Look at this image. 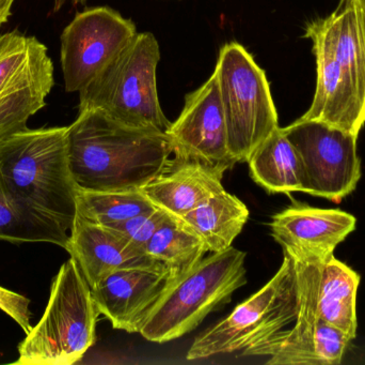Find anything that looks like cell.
Masks as SVG:
<instances>
[{
  "label": "cell",
  "instance_id": "obj_13",
  "mask_svg": "<svg viewBox=\"0 0 365 365\" xmlns=\"http://www.w3.org/2000/svg\"><path fill=\"white\" fill-rule=\"evenodd\" d=\"M173 279L166 267L121 270L91 289L92 296L100 314L115 329L139 334L150 311Z\"/></svg>",
  "mask_w": 365,
  "mask_h": 365
},
{
  "label": "cell",
  "instance_id": "obj_19",
  "mask_svg": "<svg viewBox=\"0 0 365 365\" xmlns=\"http://www.w3.org/2000/svg\"><path fill=\"white\" fill-rule=\"evenodd\" d=\"M359 274L334 256L319 264L317 313L324 321L344 332L351 340L357 336V296Z\"/></svg>",
  "mask_w": 365,
  "mask_h": 365
},
{
  "label": "cell",
  "instance_id": "obj_28",
  "mask_svg": "<svg viewBox=\"0 0 365 365\" xmlns=\"http://www.w3.org/2000/svg\"><path fill=\"white\" fill-rule=\"evenodd\" d=\"M360 2L365 6V0H360Z\"/></svg>",
  "mask_w": 365,
  "mask_h": 365
},
{
  "label": "cell",
  "instance_id": "obj_15",
  "mask_svg": "<svg viewBox=\"0 0 365 365\" xmlns=\"http://www.w3.org/2000/svg\"><path fill=\"white\" fill-rule=\"evenodd\" d=\"M297 285V316L293 328L242 351V356H268L269 365H319L315 353L319 264L294 261Z\"/></svg>",
  "mask_w": 365,
  "mask_h": 365
},
{
  "label": "cell",
  "instance_id": "obj_1",
  "mask_svg": "<svg viewBox=\"0 0 365 365\" xmlns=\"http://www.w3.org/2000/svg\"><path fill=\"white\" fill-rule=\"evenodd\" d=\"M66 149L78 190L141 189L164 173L173 154L168 134L128 126L96 109L68 126Z\"/></svg>",
  "mask_w": 365,
  "mask_h": 365
},
{
  "label": "cell",
  "instance_id": "obj_11",
  "mask_svg": "<svg viewBox=\"0 0 365 365\" xmlns=\"http://www.w3.org/2000/svg\"><path fill=\"white\" fill-rule=\"evenodd\" d=\"M166 133L178 160L195 161L225 171L234 167L215 73L201 87L186 94L179 118Z\"/></svg>",
  "mask_w": 365,
  "mask_h": 365
},
{
  "label": "cell",
  "instance_id": "obj_23",
  "mask_svg": "<svg viewBox=\"0 0 365 365\" xmlns=\"http://www.w3.org/2000/svg\"><path fill=\"white\" fill-rule=\"evenodd\" d=\"M154 208L140 189L77 192L76 216L102 226L128 220Z\"/></svg>",
  "mask_w": 365,
  "mask_h": 365
},
{
  "label": "cell",
  "instance_id": "obj_10",
  "mask_svg": "<svg viewBox=\"0 0 365 365\" xmlns=\"http://www.w3.org/2000/svg\"><path fill=\"white\" fill-rule=\"evenodd\" d=\"M137 34L132 19L109 6L77 13L60 38L66 92H79L89 85Z\"/></svg>",
  "mask_w": 365,
  "mask_h": 365
},
{
  "label": "cell",
  "instance_id": "obj_8",
  "mask_svg": "<svg viewBox=\"0 0 365 365\" xmlns=\"http://www.w3.org/2000/svg\"><path fill=\"white\" fill-rule=\"evenodd\" d=\"M55 85L48 49L19 30L0 34V141L27 129Z\"/></svg>",
  "mask_w": 365,
  "mask_h": 365
},
{
  "label": "cell",
  "instance_id": "obj_21",
  "mask_svg": "<svg viewBox=\"0 0 365 365\" xmlns=\"http://www.w3.org/2000/svg\"><path fill=\"white\" fill-rule=\"evenodd\" d=\"M70 235L17 196L0 171V240L47 242L66 250Z\"/></svg>",
  "mask_w": 365,
  "mask_h": 365
},
{
  "label": "cell",
  "instance_id": "obj_24",
  "mask_svg": "<svg viewBox=\"0 0 365 365\" xmlns=\"http://www.w3.org/2000/svg\"><path fill=\"white\" fill-rule=\"evenodd\" d=\"M173 216L165 210L156 207L150 211L133 216L128 220L113 223L105 227L111 229L130 244L145 251V246L148 241L153 237L160 227Z\"/></svg>",
  "mask_w": 365,
  "mask_h": 365
},
{
  "label": "cell",
  "instance_id": "obj_14",
  "mask_svg": "<svg viewBox=\"0 0 365 365\" xmlns=\"http://www.w3.org/2000/svg\"><path fill=\"white\" fill-rule=\"evenodd\" d=\"M313 51L336 62L365 102V6L360 0H340L336 10L306 26Z\"/></svg>",
  "mask_w": 365,
  "mask_h": 365
},
{
  "label": "cell",
  "instance_id": "obj_27",
  "mask_svg": "<svg viewBox=\"0 0 365 365\" xmlns=\"http://www.w3.org/2000/svg\"><path fill=\"white\" fill-rule=\"evenodd\" d=\"M68 1L74 2V4H85L87 0H55L53 1V11L57 12V11L61 10L62 6Z\"/></svg>",
  "mask_w": 365,
  "mask_h": 365
},
{
  "label": "cell",
  "instance_id": "obj_9",
  "mask_svg": "<svg viewBox=\"0 0 365 365\" xmlns=\"http://www.w3.org/2000/svg\"><path fill=\"white\" fill-rule=\"evenodd\" d=\"M283 130L299 154L306 194L340 203L355 191L361 178L359 135L302 118Z\"/></svg>",
  "mask_w": 365,
  "mask_h": 365
},
{
  "label": "cell",
  "instance_id": "obj_7",
  "mask_svg": "<svg viewBox=\"0 0 365 365\" xmlns=\"http://www.w3.org/2000/svg\"><path fill=\"white\" fill-rule=\"evenodd\" d=\"M295 265L284 254L274 278L238 304L229 316L210 326L193 341L186 359H207L221 354L244 351L283 331L297 316Z\"/></svg>",
  "mask_w": 365,
  "mask_h": 365
},
{
  "label": "cell",
  "instance_id": "obj_17",
  "mask_svg": "<svg viewBox=\"0 0 365 365\" xmlns=\"http://www.w3.org/2000/svg\"><path fill=\"white\" fill-rule=\"evenodd\" d=\"M225 171L220 167L175 158L164 173L140 190L155 207L181 219L225 189Z\"/></svg>",
  "mask_w": 365,
  "mask_h": 365
},
{
  "label": "cell",
  "instance_id": "obj_12",
  "mask_svg": "<svg viewBox=\"0 0 365 365\" xmlns=\"http://www.w3.org/2000/svg\"><path fill=\"white\" fill-rule=\"evenodd\" d=\"M357 219L340 209L295 203L272 216L270 231L294 261L325 263L356 229Z\"/></svg>",
  "mask_w": 365,
  "mask_h": 365
},
{
  "label": "cell",
  "instance_id": "obj_18",
  "mask_svg": "<svg viewBox=\"0 0 365 365\" xmlns=\"http://www.w3.org/2000/svg\"><path fill=\"white\" fill-rule=\"evenodd\" d=\"M250 176L269 194L304 193V173L299 154L279 126L248 160Z\"/></svg>",
  "mask_w": 365,
  "mask_h": 365
},
{
  "label": "cell",
  "instance_id": "obj_6",
  "mask_svg": "<svg viewBox=\"0 0 365 365\" xmlns=\"http://www.w3.org/2000/svg\"><path fill=\"white\" fill-rule=\"evenodd\" d=\"M234 162L247 163L279 128L278 111L265 71L238 42L221 46L214 71Z\"/></svg>",
  "mask_w": 365,
  "mask_h": 365
},
{
  "label": "cell",
  "instance_id": "obj_22",
  "mask_svg": "<svg viewBox=\"0 0 365 365\" xmlns=\"http://www.w3.org/2000/svg\"><path fill=\"white\" fill-rule=\"evenodd\" d=\"M145 252L168 268L173 278L177 279L192 269L208 251L192 229L173 216L148 241Z\"/></svg>",
  "mask_w": 365,
  "mask_h": 365
},
{
  "label": "cell",
  "instance_id": "obj_5",
  "mask_svg": "<svg viewBox=\"0 0 365 365\" xmlns=\"http://www.w3.org/2000/svg\"><path fill=\"white\" fill-rule=\"evenodd\" d=\"M91 287L71 257L51 284L46 310L19 346L16 365H72L96 344L100 316Z\"/></svg>",
  "mask_w": 365,
  "mask_h": 365
},
{
  "label": "cell",
  "instance_id": "obj_26",
  "mask_svg": "<svg viewBox=\"0 0 365 365\" xmlns=\"http://www.w3.org/2000/svg\"><path fill=\"white\" fill-rule=\"evenodd\" d=\"M15 0H0V26L6 24L12 14V6Z\"/></svg>",
  "mask_w": 365,
  "mask_h": 365
},
{
  "label": "cell",
  "instance_id": "obj_3",
  "mask_svg": "<svg viewBox=\"0 0 365 365\" xmlns=\"http://www.w3.org/2000/svg\"><path fill=\"white\" fill-rule=\"evenodd\" d=\"M246 253L233 246L212 253L171 281L150 311L139 334L152 343L171 342L190 334L247 284Z\"/></svg>",
  "mask_w": 365,
  "mask_h": 365
},
{
  "label": "cell",
  "instance_id": "obj_20",
  "mask_svg": "<svg viewBox=\"0 0 365 365\" xmlns=\"http://www.w3.org/2000/svg\"><path fill=\"white\" fill-rule=\"evenodd\" d=\"M249 216L245 203L223 189L180 220L203 240L208 252L217 253L232 246Z\"/></svg>",
  "mask_w": 365,
  "mask_h": 365
},
{
  "label": "cell",
  "instance_id": "obj_2",
  "mask_svg": "<svg viewBox=\"0 0 365 365\" xmlns=\"http://www.w3.org/2000/svg\"><path fill=\"white\" fill-rule=\"evenodd\" d=\"M66 131L27 128L1 139L0 171L17 196L68 233L78 188L68 164Z\"/></svg>",
  "mask_w": 365,
  "mask_h": 365
},
{
  "label": "cell",
  "instance_id": "obj_25",
  "mask_svg": "<svg viewBox=\"0 0 365 365\" xmlns=\"http://www.w3.org/2000/svg\"><path fill=\"white\" fill-rule=\"evenodd\" d=\"M30 300L25 296L0 286V310L14 319L26 334L31 330Z\"/></svg>",
  "mask_w": 365,
  "mask_h": 365
},
{
  "label": "cell",
  "instance_id": "obj_4",
  "mask_svg": "<svg viewBox=\"0 0 365 365\" xmlns=\"http://www.w3.org/2000/svg\"><path fill=\"white\" fill-rule=\"evenodd\" d=\"M160 49L152 32L137 34L130 44L83 90L79 111L96 109L111 119L167 132L171 121L158 90Z\"/></svg>",
  "mask_w": 365,
  "mask_h": 365
},
{
  "label": "cell",
  "instance_id": "obj_16",
  "mask_svg": "<svg viewBox=\"0 0 365 365\" xmlns=\"http://www.w3.org/2000/svg\"><path fill=\"white\" fill-rule=\"evenodd\" d=\"M66 250L91 289L121 270L165 267L111 229L77 216Z\"/></svg>",
  "mask_w": 365,
  "mask_h": 365
}]
</instances>
